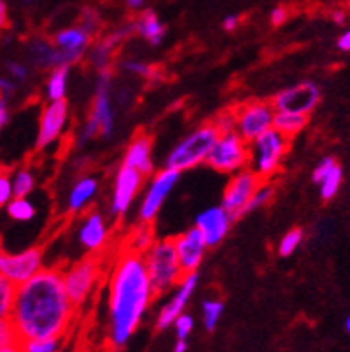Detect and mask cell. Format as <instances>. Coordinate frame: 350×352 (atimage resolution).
Wrapping results in <instances>:
<instances>
[{"mask_svg": "<svg viewBox=\"0 0 350 352\" xmlns=\"http://www.w3.org/2000/svg\"><path fill=\"white\" fill-rule=\"evenodd\" d=\"M76 308L63 281L61 268H43L32 279L17 286L9 322L20 342L63 338L74 322Z\"/></svg>", "mask_w": 350, "mask_h": 352, "instance_id": "cell-1", "label": "cell"}, {"mask_svg": "<svg viewBox=\"0 0 350 352\" xmlns=\"http://www.w3.org/2000/svg\"><path fill=\"white\" fill-rule=\"evenodd\" d=\"M154 297L143 256L124 249L107 277V336L113 347L127 345Z\"/></svg>", "mask_w": 350, "mask_h": 352, "instance_id": "cell-2", "label": "cell"}, {"mask_svg": "<svg viewBox=\"0 0 350 352\" xmlns=\"http://www.w3.org/2000/svg\"><path fill=\"white\" fill-rule=\"evenodd\" d=\"M116 129V113L115 100H113V79L109 72L98 74L97 85H95L94 102L89 109L88 118L80 125L77 140L83 145H88L97 136L111 138Z\"/></svg>", "mask_w": 350, "mask_h": 352, "instance_id": "cell-3", "label": "cell"}, {"mask_svg": "<svg viewBox=\"0 0 350 352\" xmlns=\"http://www.w3.org/2000/svg\"><path fill=\"white\" fill-rule=\"evenodd\" d=\"M220 136V131L213 122L202 124L199 127L188 133L184 138L179 140L173 145L172 151L164 157V168L175 170L179 174L188 172L191 168L208 163V157L211 154V148L215 147V142Z\"/></svg>", "mask_w": 350, "mask_h": 352, "instance_id": "cell-4", "label": "cell"}, {"mask_svg": "<svg viewBox=\"0 0 350 352\" xmlns=\"http://www.w3.org/2000/svg\"><path fill=\"white\" fill-rule=\"evenodd\" d=\"M143 259L155 295L172 292L184 277L173 238L155 240L154 245L145 252Z\"/></svg>", "mask_w": 350, "mask_h": 352, "instance_id": "cell-5", "label": "cell"}, {"mask_svg": "<svg viewBox=\"0 0 350 352\" xmlns=\"http://www.w3.org/2000/svg\"><path fill=\"white\" fill-rule=\"evenodd\" d=\"M289 142L277 129L266 131L259 138L248 143V168L261 181H268L279 172L289 151Z\"/></svg>", "mask_w": 350, "mask_h": 352, "instance_id": "cell-6", "label": "cell"}, {"mask_svg": "<svg viewBox=\"0 0 350 352\" xmlns=\"http://www.w3.org/2000/svg\"><path fill=\"white\" fill-rule=\"evenodd\" d=\"M61 270L70 299L76 306H80L94 294L98 279L102 277V261L98 256H85Z\"/></svg>", "mask_w": 350, "mask_h": 352, "instance_id": "cell-7", "label": "cell"}, {"mask_svg": "<svg viewBox=\"0 0 350 352\" xmlns=\"http://www.w3.org/2000/svg\"><path fill=\"white\" fill-rule=\"evenodd\" d=\"M206 165L226 175L248 168V142H245L236 131L220 134Z\"/></svg>", "mask_w": 350, "mask_h": 352, "instance_id": "cell-8", "label": "cell"}, {"mask_svg": "<svg viewBox=\"0 0 350 352\" xmlns=\"http://www.w3.org/2000/svg\"><path fill=\"white\" fill-rule=\"evenodd\" d=\"M179 179H181V174L170 168H161L160 172H154L151 175L143 192L142 202L138 206V222L152 223L157 219L163 204L173 192V188L177 186Z\"/></svg>", "mask_w": 350, "mask_h": 352, "instance_id": "cell-9", "label": "cell"}, {"mask_svg": "<svg viewBox=\"0 0 350 352\" xmlns=\"http://www.w3.org/2000/svg\"><path fill=\"white\" fill-rule=\"evenodd\" d=\"M236 133L245 142H254L266 131L274 129L275 107L272 100H247L234 107Z\"/></svg>", "mask_w": 350, "mask_h": 352, "instance_id": "cell-10", "label": "cell"}, {"mask_svg": "<svg viewBox=\"0 0 350 352\" xmlns=\"http://www.w3.org/2000/svg\"><path fill=\"white\" fill-rule=\"evenodd\" d=\"M43 268L45 258L41 247H29L20 252H8L6 249H0V276L13 285H23Z\"/></svg>", "mask_w": 350, "mask_h": 352, "instance_id": "cell-11", "label": "cell"}, {"mask_svg": "<svg viewBox=\"0 0 350 352\" xmlns=\"http://www.w3.org/2000/svg\"><path fill=\"white\" fill-rule=\"evenodd\" d=\"M145 175L140 174L138 170L129 168L125 165H120L116 170L115 179H113L111 197H109V214L113 219H124L131 211L136 197L145 186Z\"/></svg>", "mask_w": 350, "mask_h": 352, "instance_id": "cell-12", "label": "cell"}, {"mask_svg": "<svg viewBox=\"0 0 350 352\" xmlns=\"http://www.w3.org/2000/svg\"><path fill=\"white\" fill-rule=\"evenodd\" d=\"M320 100H322L320 86L313 80H302L277 91V95L272 98V104L275 111L300 113V115L309 116L316 109Z\"/></svg>", "mask_w": 350, "mask_h": 352, "instance_id": "cell-13", "label": "cell"}, {"mask_svg": "<svg viewBox=\"0 0 350 352\" xmlns=\"http://www.w3.org/2000/svg\"><path fill=\"white\" fill-rule=\"evenodd\" d=\"M261 183V179L257 177L250 168L236 172V174L231 175L227 186L223 188L220 204L234 217V220L243 217V214H247L248 202H250V199H252V195Z\"/></svg>", "mask_w": 350, "mask_h": 352, "instance_id": "cell-14", "label": "cell"}, {"mask_svg": "<svg viewBox=\"0 0 350 352\" xmlns=\"http://www.w3.org/2000/svg\"><path fill=\"white\" fill-rule=\"evenodd\" d=\"M76 238L88 256H98L109 243V223L100 211H86L77 222Z\"/></svg>", "mask_w": 350, "mask_h": 352, "instance_id": "cell-15", "label": "cell"}, {"mask_svg": "<svg viewBox=\"0 0 350 352\" xmlns=\"http://www.w3.org/2000/svg\"><path fill=\"white\" fill-rule=\"evenodd\" d=\"M52 43L56 45L59 54V65L61 67H72L80 63L88 56L89 47L94 45V36L86 31L79 23L72 27H65L54 34Z\"/></svg>", "mask_w": 350, "mask_h": 352, "instance_id": "cell-16", "label": "cell"}, {"mask_svg": "<svg viewBox=\"0 0 350 352\" xmlns=\"http://www.w3.org/2000/svg\"><path fill=\"white\" fill-rule=\"evenodd\" d=\"M68 120H70V107H68L67 100L47 102L40 115L36 147L47 148L54 143H58L67 131Z\"/></svg>", "mask_w": 350, "mask_h": 352, "instance_id": "cell-17", "label": "cell"}, {"mask_svg": "<svg viewBox=\"0 0 350 352\" xmlns=\"http://www.w3.org/2000/svg\"><path fill=\"white\" fill-rule=\"evenodd\" d=\"M197 286H199V274H186L182 277L175 288L172 290L170 299L163 304L157 311L155 317V329L166 331L168 327L173 326V322L181 317L182 313L186 311L188 302L191 300L193 294H195Z\"/></svg>", "mask_w": 350, "mask_h": 352, "instance_id": "cell-18", "label": "cell"}, {"mask_svg": "<svg viewBox=\"0 0 350 352\" xmlns=\"http://www.w3.org/2000/svg\"><path fill=\"white\" fill-rule=\"evenodd\" d=\"M133 34H134V25L133 22H131L118 27L116 31L109 32V34L102 36L100 40L94 41V45H91L88 50V56H86L89 65H91L98 74L109 72V68H111L113 65V59H115L116 50L120 49V45L124 43L129 36H133Z\"/></svg>", "mask_w": 350, "mask_h": 352, "instance_id": "cell-19", "label": "cell"}, {"mask_svg": "<svg viewBox=\"0 0 350 352\" xmlns=\"http://www.w3.org/2000/svg\"><path fill=\"white\" fill-rule=\"evenodd\" d=\"M232 222H234V217L222 204H218L209 206L197 214L195 228L204 234L208 247L211 249V247L220 245L226 240V236L231 231Z\"/></svg>", "mask_w": 350, "mask_h": 352, "instance_id": "cell-20", "label": "cell"}, {"mask_svg": "<svg viewBox=\"0 0 350 352\" xmlns=\"http://www.w3.org/2000/svg\"><path fill=\"white\" fill-rule=\"evenodd\" d=\"M173 243H175V249H177L179 263H181L184 276L186 274H195L200 265H202V261H204L206 250L209 249L204 234L193 226V228L186 229V231L173 238Z\"/></svg>", "mask_w": 350, "mask_h": 352, "instance_id": "cell-21", "label": "cell"}, {"mask_svg": "<svg viewBox=\"0 0 350 352\" xmlns=\"http://www.w3.org/2000/svg\"><path fill=\"white\" fill-rule=\"evenodd\" d=\"M122 165L129 168L138 170L145 177H151L154 174V161H152V138L149 134H136L131 142L122 157Z\"/></svg>", "mask_w": 350, "mask_h": 352, "instance_id": "cell-22", "label": "cell"}, {"mask_svg": "<svg viewBox=\"0 0 350 352\" xmlns=\"http://www.w3.org/2000/svg\"><path fill=\"white\" fill-rule=\"evenodd\" d=\"M311 177H313V183L318 184L322 201H333L342 188L343 170L334 157L327 156L318 161Z\"/></svg>", "mask_w": 350, "mask_h": 352, "instance_id": "cell-23", "label": "cell"}, {"mask_svg": "<svg viewBox=\"0 0 350 352\" xmlns=\"http://www.w3.org/2000/svg\"><path fill=\"white\" fill-rule=\"evenodd\" d=\"M98 179L95 175H83L72 184L67 195V211L70 214L86 213L98 195Z\"/></svg>", "mask_w": 350, "mask_h": 352, "instance_id": "cell-24", "label": "cell"}, {"mask_svg": "<svg viewBox=\"0 0 350 352\" xmlns=\"http://www.w3.org/2000/svg\"><path fill=\"white\" fill-rule=\"evenodd\" d=\"M133 25L134 34L143 38L152 47H160L166 36V25L161 22L160 16L152 9H145L142 13H138V16L133 20Z\"/></svg>", "mask_w": 350, "mask_h": 352, "instance_id": "cell-25", "label": "cell"}, {"mask_svg": "<svg viewBox=\"0 0 350 352\" xmlns=\"http://www.w3.org/2000/svg\"><path fill=\"white\" fill-rule=\"evenodd\" d=\"M27 54H29V59L34 65L36 68L40 70H52L56 67H61L59 65V54L56 45L52 41L45 40V38H34V40L29 41L27 45Z\"/></svg>", "mask_w": 350, "mask_h": 352, "instance_id": "cell-26", "label": "cell"}, {"mask_svg": "<svg viewBox=\"0 0 350 352\" xmlns=\"http://www.w3.org/2000/svg\"><path fill=\"white\" fill-rule=\"evenodd\" d=\"M70 67H56L49 72V79L45 82V97L47 102L67 100Z\"/></svg>", "mask_w": 350, "mask_h": 352, "instance_id": "cell-27", "label": "cell"}, {"mask_svg": "<svg viewBox=\"0 0 350 352\" xmlns=\"http://www.w3.org/2000/svg\"><path fill=\"white\" fill-rule=\"evenodd\" d=\"M309 116L300 115V113H289V111H275L274 129L284 134L286 138L292 140L293 136H297L300 131L306 129Z\"/></svg>", "mask_w": 350, "mask_h": 352, "instance_id": "cell-28", "label": "cell"}, {"mask_svg": "<svg viewBox=\"0 0 350 352\" xmlns=\"http://www.w3.org/2000/svg\"><path fill=\"white\" fill-rule=\"evenodd\" d=\"M155 243L154 229H152V223H140L138 222L136 228L131 231V234L127 236V245L125 249L131 250V252H136L140 256H145V252L151 249Z\"/></svg>", "mask_w": 350, "mask_h": 352, "instance_id": "cell-29", "label": "cell"}, {"mask_svg": "<svg viewBox=\"0 0 350 352\" xmlns=\"http://www.w3.org/2000/svg\"><path fill=\"white\" fill-rule=\"evenodd\" d=\"M4 210L9 219L20 223L31 222L36 217V206L34 202L29 201V197H14Z\"/></svg>", "mask_w": 350, "mask_h": 352, "instance_id": "cell-30", "label": "cell"}, {"mask_svg": "<svg viewBox=\"0 0 350 352\" xmlns=\"http://www.w3.org/2000/svg\"><path fill=\"white\" fill-rule=\"evenodd\" d=\"M120 68H122L125 74H129V76L140 77V79H160V70H157L154 65H151V63L143 61V59H122V61H120Z\"/></svg>", "mask_w": 350, "mask_h": 352, "instance_id": "cell-31", "label": "cell"}, {"mask_svg": "<svg viewBox=\"0 0 350 352\" xmlns=\"http://www.w3.org/2000/svg\"><path fill=\"white\" fill-rule=\"evenodd\" d=\"M11 181H13V192L14 197H29L36 188V175L29 166H22V168L14 170L11 174Z\"/></svg>", "mask_w": 350, "mask_h": 352, "instance_id": "cell-32", "label": "cell"}, {"mask_svg": "<svg viewBox=\"0 0 350 352\" xmlns=\"http://www.w3.org/2000/svg\"><path fill=\"white\" fill-rule=\"evenodd\" d=\"M223 309H226V306L220 299H206L202 302V324H204L206 331L213 333L217 329V326L222 320Z\"/></svg>", "mask_w": 350, "mask_h": 352, "instance_id": "cell-33", "label": "cell"}, {"mask_svg": "<svg viewBox=\"0 0 350 352\" xmlns=\"http://www.w3.org/2000/svg\"><path fill=\"white\" fill-rule=\"evenodd\" d=\"M17 299V285L0 276V322L9 320Z\"/></svg>", "mask_w": 350, "mask_h": 352, "instance_id": "cell-34", "label": "cell"}, {"mask_svg": "<svg viewBox=\"0 0 350 352\" xmlns=\"http://www.w3.org/2000/svg\"><path fill=\"white\" fill-rule=\"evenodd\" d=\"M302 241H304V231L298 228L289 229V231L281 238L279 245H277V252H279V256H283V258H289V256H293L297 252L298 247L302 245Z\"/></svg>", "mask_w": 350, "mask_h": 352, "instance_id": "cell-35", "label": "cell"}, {"mask_svg": "<svg viewBox=\"0 0 350 352\" xmlns=\"http://www.w3.org/2000/svg\"><path fill=\"white\" fill-rule=\"evenodd\" d=\"M274 197H275L274 184L268 183V181H263V183L259 184V188L256 190V193L252 195V199H250V202H248L247 213H254V211L261 210V208L268 206L272 201H274Z\"/></svg>", "mask_w": 350, "mask_h": 352, "instance_id": "cell-36", "label": "cell"}, {"mask_svg": "<svg viewBox=\"0 0 350 352\" xmlns=\"http://www.w3.org/2000/svg\"><path fill=\"white\" fill-rule=\"evenodd\" d=\"M23 352H59L61 351V338H41L22 342Z\"/></svg>", "mask_w": 350, "mask_h": 352, "instance_id": "cell-37", "label": "cell"}, {"mask_svg": "<svg viewBox=\"0 0 350 352\" xmlns=\"http://www.w3.org/2000/svg\"><path fill=\"white\" fill-rule=\"evenodd\" d=\"M79 25L85 27L86 31H88L89 34L95 38V36H97V32L102 29V18H100V14H98L95 9L85 8L83 9V13H80Z\"/></svg>", "mask_w": 350, "mask_h": 352, "instance_id": "cell-38", "label": "cell"}, {"mask_svg": "<svg viewBox=\"0 0 350 352\" xmlns=\"http://www.w3.org/2000/svg\"><path fill=\"white\" fill-rule=\"evenodd\" d=\"M172 327L175 329V336L179 340H188L193 333V327H195V318L191 317L190 313L184 311L181 317H177V320L173 322Z\"/></svg>", "mask_w": 350, "mask_h": 352, "instance_id": "cell-39", "label": "cell"}, {"mask_svg": "<svg viewBox=\"0 0 350 352\" xmlns=\"http://www.w3.org/2000/svg\"><path fill=\"white\" fill-rule=\"evenodd\" d=\"M14 199L13 192V181H11V174L6 170L0 168V210L6 208L9 202Z\"/></svg>", "mask_w": 350, "mask_h": 352, "instance_id": "cell-40", "label": "cell"}, {"mask_svg": "<svg viewBox=\"0 0 350 352\" xmlns=\"http://www.w3.org/2000/svg\"><path fill=\"white\" fill-rule=\"evenodd\" d=\"M213 124L217 125V129L220 131V134L223 133H232L236 129V116L234 109H227V111H222L213 120Z\"/></svg>", "mask_w": 350, "mask_h": 352, "instance_id": "cell-41", "label": "cell"}, {"mask_svg": "<svg viewBox=\"0 0 350 352\" xmlns=\"http://www.w3.org/2000/svg\"><path fill=\"white\" fill-rule=\"evenodd\" d=\"M8 76L13 77L18 85L29 79V67L22 61H9L8 63Z\"/></svg>", "mask_w": 350, "mask_h": 352, "instance_id": "cell-42", "label": "cell"}, {"mask_svg": "<svg viewBox=\"0 0 350 352\" xmlns=\"http://www.w3.org/2000/svg\"><path fill=\"white\" fill-rule=\"evenodd\" d=\"M14 342H20L17 333H14V327L11 326L9 320H2L0 322V349L9 344H14Z\"/></svg>", "mask_w": 350, "mask_h": 352, "instance_id": "cell-43", "label": "cell"}, {"mask_svg": "<svg viewBox=\"0 0 350 352\" xmlns=\"http://www.w3.org/2000/svg\"><path fill=\"white\" fill-rule=\"evenodd\" d=\"M289 16V11L284 6H277V8L272 9V13H270V23L274 27H279L283 25L286 20H288Z\"/></svg>", "mask_w": 350, "mask_h": 352, "instance_id": "cell-44", "label": "cell"}, {"mask_svg": "<svg viewBox=\"0 0 350 352\" xmlns=\"http://www.w3.org/2000/svg\"><path fill=\"white\" fill-rule=\"evenodd\" d=\"M17 89H18V82L13 79V77H9V76L0 77V95H2V97L8 98L9 95H13Z\"/></svg>", "mask_w": 350, "mask_h": 352, "instance_id": "cell-45", "label": "cell"}, {"mask_svg": "<svg viewBox=\"0 0 350 352\" xmlns=\"http://www.w3.org/2000/svg\"><path fill=\"white\" fill-rule=\"evenodd\" d=\"M9 120V106H8V98L0 95V131L8 124Z\"/></svg>", "mask_w": 350, "mask_h": 352, "instance_id": "cell-46", "label": "cell"}, {"mask_svg": "<svg viewBox=\"0 0 350 352\" xmlns=\"http://www.w3.org/2000/svg\"><path fill=\"white\" fill-rule=\"evenodd\" d=\"M239 25V16H236V14H229V16H226L222 20V27H223V31L227 32H232L236 31Z\"/></svg>", "mask_w": 350, "mask_h": 352, "instance_id": "cell-47", "label": "cell"}, {"mask_svg": "<svg viewBox=\"0 0 350 352\" xmlns=\"http://www.w3.org/2000/svg\"><path fill=\"white\" fill-rule=\"evenodd\" d=\"M336 45H338V49L342 50V52H350V29H347L345 32L340 34Z\"/></svg>", "mask_w": 350, "mask_h": 352, "instance_id": "cell-48", "label": "cell"}, {"mask_svg": "<svg viewBox=\"0 0 350 352\" xmlns=\"http://www.w3.org/2000/svg\"><path fill=\"white\" fill-rule=\"evenodd\" d=\"M125 6H127L129 11H134V13H142V11H145L146 0H125Z\"/></svg>", "mask_w": 350, "mask_h": 352, "instance_id": "cell-49", "label": "cell"}, {"mask_svg": "<svg viewBox=\"0 0 350 352\" xmlns=\"http://www.w3.org/2000/svg\"><path fill=\"white\" fill-rule=\"evenodd\" d=\"M331 18H333L334 23H338V25H343L347 20V13L345 11H342V9H336V11H333Z\"/></svg>", "mask_w": 350, "mask_h": 352, "instance_id": "cell-50", "label": "cell"}, {"mask_svg": "<svg viewBox=\"0 0 350 352\" xmlns=\"http://www.w3.org/2000/svg\"><path fill=\"white\" fill-rule=\"evenodd\" d=\"M8 25V9H6V4L0 0V29H4Z\"/></svg>", "mask_w": 350, "mask_h": 352, "instance_id": "cell-51", "label": "cell"}, {"mask_svg": "<svg viewBox=\"0 0 350 352\" xmlns=\"http://www.w3.org/2000/svg\"><path fill=\"white\" fill-rule=\"evenodd\" d=\"M188 340H175V345H173V352H188Z\"/></svg>", "mask_w": 350, "mask_h": 352, "instance_id": "cell-52", "label": "cell"}, {"mask_svg": "<svg viewBox=\"0 0 350 352\" xmlns=\"http://www.w3.org/2000/svg\"><path fill=\"white\" fill-rule=\"evenodd\" d=\"M0 352H23L22 351V342H14V344L6 345V347L0 349Z\"/></svg>", "mask_w": 350, "mask_h": 352, "instance_id": "cell-53", "label": "cell"}, {"mask_svg": "<svg viewBox=\"0 0 350 352\" xmlns=\"http://www.w3.org/2000/svg\"><path fill=\"white\" fill-rule=\"evenodd\" d=\"M345 329H347V333H349V335H350V315H349V317H347V320H345Z\"/></svg>", "mask_w": 350, "mask_h": 352, "instance_id": "cell-54", "label": "cell"}]
</instances>
